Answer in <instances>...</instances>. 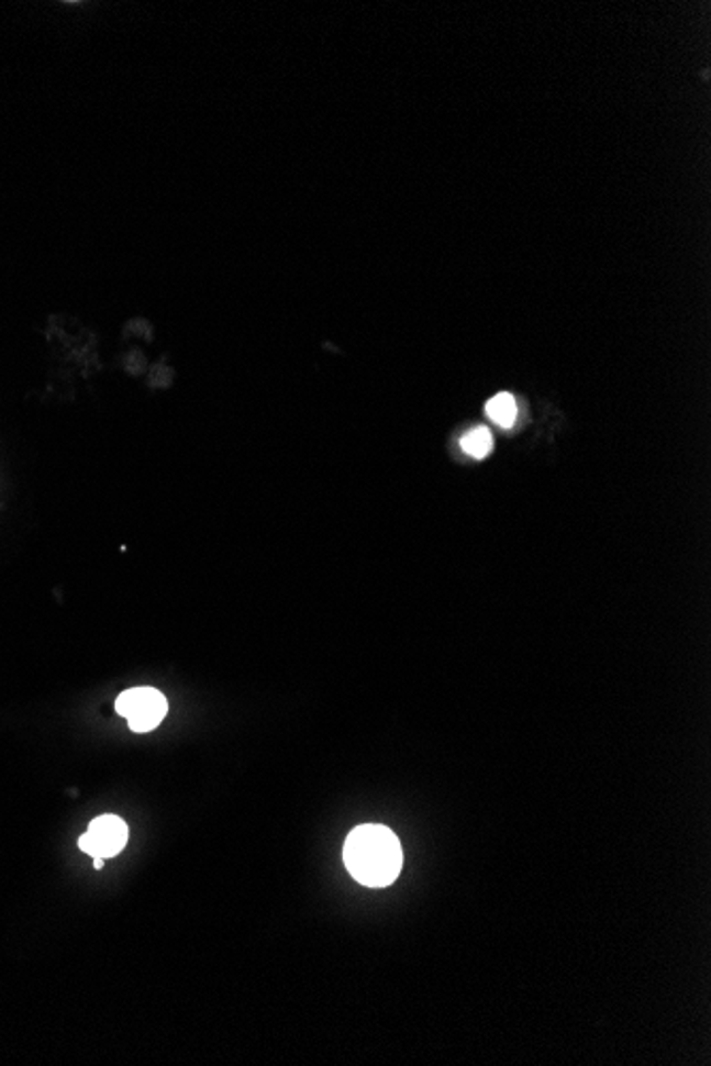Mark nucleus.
<instances>
[{"label": "nucleus", "instance_id": "obj_1", "mask_svg": "<svg viewBox=\"0 0 711 1066\" xmlns=\"http://www.w3.org/2000/svg\"><path fill=\"white\" fill-rule=\"evenodd\" d=\"M343 863L349 875L369 888L390 886L403 867V852L397 834L381 824L354 829L343 845Z\"/></svg>", "mask_w": 711, "mask_h": 1066}, {"label": "nucleus", "instance_id": "obj_2", "mask_svg": "<svg viewBox=\"0 0 711 1066\" xmlns=\"http://www.w3.org/2000/svg\"><path fill=\"white\" fill-rule=\"evenodd\" d=\"M115 709L135 733H149L165 720L169 702L154 688H131L120 695Z\"/></svg>", "mask_w": 711, "mask_h": 1066}, {"label": "nucleus", "instance_id": "obj_3", "mask_svg": "<svg viewBox=\"0 0 711 1066\" xmlns=\"http://www.w3.org/2000/svg\"><path fill=\"white\" fill-rule=\"evenodd\" d=\"M129 841V826L118 815H101L97 818L88 833L79 839L81 852L92 858H113L118 856Z\"/></svg>", "mask_w": 711, "mask_h": 1066}, {"label": "nucleus", "instance_id": "obj_4", "mask_svg": "<svg viewBox=\"0 0 711 1066\" xmlns=\"http://www.w3.org/2000/svg\"><path fill=\"white\" fill-rule=\"evenodd\" d=\"M486 413L488 418L501 426V429H511L513 422H515V415H518V407H515V400L508 392H501L497 395L495 399L488 400L486 404Z\"/></svg>", "mask_w": 711, "mask_h": 1066}, {"label": "nucleus", "instance_id": "obj_5", "mask_svg": "<svg viewBox=\"0 0 711 1066\" xmlns=\"http://www.w3.org/2000/svg\"><path fill=\"white\" fill-rule=\"evenodd\" d=\"M460 447H463L465 454H469L474 458H486L492 449V434L488 429H474L471 433L463 436Z\"/></svg>", "mask_w": 711, "mask_h": 1066}, {"label": "nucleus", "instance_id": "obj_6", "mask_svg": "<svg viewBox=\"0 0 711 1066\" xmlns=\"http://www.w3.org/2000/svg\"><path fill=\"white\" fill-rule=\"evenodd\" d=\"M102 863H104V858H95V868H101Z\"/></svg>", "mask_w": 711, "mask_h": 1066}]
</instances>
